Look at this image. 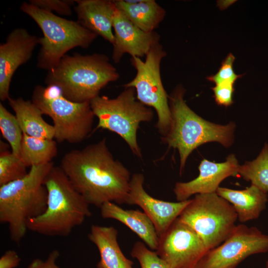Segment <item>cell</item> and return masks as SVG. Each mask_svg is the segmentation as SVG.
Segmentation results:
<instances>
[{
	"label": "cell",
	"instance_id": "6da1fadb",
	"mask_svg": "<svg viewBox=\"0 0 268 268\" xmlns=\"http://www.w3.org/2000/svg\"><path fill=\"white\" fill-rule=\"evenodd\" d=\"M60 166L89 204L100 208L107 202L127 204L132 176L115 159L105 137L65 153Z\"/></svg>",
	"mask_w": 268,
	"mask_h": 268
},
{
	"label": "cell",
	"instance_id": "7a4b0ae2",
	"mask_svg": "<svg viewBox=\"0 0 268 268\" xmlns=\"http://www.w3.org/2000/svg\"><path fill=\"white\" fill-rule=\"evenodd\" d=\"M54 163L33 166L24 177L0 186V222L8 225L10 239L18 244L28 230V221L46 209L45 178Z\"/></svg>",
	"mask_w": 268,
	"mask_h": 268
},
{
	"label": "cell",
	"instance_id": "3957f363",
	"mask_svg": "<svg viewBox=\"0 0 268 268\" xmlns=\"http://www.w3.org/2000/svg\"><path fill=\"white\" fill-rule=\"evenodd\" d=\"M44 184L48 191L46 209L28 221V230L47 236H67L91 216L90 204L60 166L51 168Z\"/></svg>",
	"mask_w": 268,
	"mask_h": 268
},
{
	"label": "cell",
	"instance_id": "277c9868",
	"mask_svg": "<svg viewBox=\"0 0 268 268\" xmlns=\"http://www.w3.org/2000/svg\"><path fill=\"white\" fill-rule=\"evenodd\" d=\"M120 75L108 57L101 53L64 56L48 71L45 82L58 87L64 95L75 102H90L109 83Z\"/></svg>",
	"mask_w": 268,
	"mask_h": 268
},
{
	"label": "cell",
	"instance_id": "5b68a950",
	"mask_svg": "<svg viewBox=\"0 0 268 268\" xmlns=\"http://www.w3.org/2000/svg\"><path fill=\"white\" fill-rule=\"evenodd\" d=\"M185 93L184 87L178 85L169 96L171 125L168 134L161 138L169 147L177 149L180 159V173L188 156L201 145L215 141L225 147L230 146L233 142L235 128L233 122L220 125L198 116L185 101Z\"/></svg>",
	"mask_w": 268,
	"mask_h": 268
},
{
	"label": "cell",
	"instance_id": "8992f818",
	"mask_svg": "<svg viewBox=\"0 0 268 268\" xmlns=\"http://www.w3.org/2000/svg\"><path fill=\"white\" fill-rule=\"evenodd\" d=\"M22 11L31 17L41 29V46L37 67L49 70L58 65L66 53L73 48H88L97 35L78 21L68 20L40 9L29 2L20 6Z\"/></svg>",
	"mask_w": 268,
	"mask_h": 268
},
{
	"label": "cell",
	"instance_id": "52a82bcc",
	"mask_svg": "<svg viewBox=\"0 0 268 268\" xmlns=\"http://www.w3.org/2000/svg\"><path fill=\"white\" fill-rule=\"evenodd\" d=\"M32 102L43 114L49 116L58 142L78 143L92 130L94 115L90 102H75L67 98L55 85H38L33 91Z\"/></svg>",
	"mask_w": 268,
	"mask_h": 268
},
{
	"label": "cell",
	"instance_id": "ba28073f",
	"mask_svg": "<svg viewBox=\"0 0 268 268\" xmlns=\"http://www.w3.org/2000/svg\"><path fill=\"white\" fill-rule=\"evenodd\" d=\"M125 88L116 98L99 95L90 101L98 120L95 130L102 129L115 133L127 142L134 154L141 158L137 131L140 123L152 121L154 114L151 108L137 99L134 88Z\"/></svg>",
	"mask_w": 268,
	"mask_h": 268
},
{
	"label": "cell",
	"instance_id": "9c48e42d",
	"mask_svg": "<svg viewBox=\"0 0 268 268\" xmlns=\"http://www.w3.org/2000/svg\"><path fill=\"white\" fill-rule=\"evenodd\" d=\"M178 218L199 235L207 251L228 237L238 220L232 205L216 193L196 195Z\"/></svg>",
	"mask_w": 268,
	"mask_h": 268
},
{
	"label": "cell",
	"instance_id": "30bf717a",
	"mask_svg": "<svg viewBox=\"0 0 268 268\" xmlns=\"http://www.w3.org/2000/svg\"><path fill=\"white\" fill-rule=\"evenodd\" d=\"M166 56V52L159 43L151 48L144 61L140 58L131 57V62L136 70V75L124 85L134 88L137 99L155 110L157 115L155 126L161 137L168 134L171 122L169 95L163 87L160 73L161 63Z\"/></svg>",
	"mask_w": 268,
	"mask_h": 268
},
{
	"label": "cell",
	"instance_id": "8fae6325",
	"mask_svg": "<svg viewBox=\"0 0 268 268\" xmlns=\"http://www.w3.org/2000/svg\"><path fill=\"white\" fill-rule=\"evenodd\" d=\"M268 251V235L256 227L236 225L219 246L208 250L196 268H236L250 256Z\"/></svg>",
	"mask_w": 268,
	"mask_h": 268
},
{
	"label": "cell",
	"instance_id": "7c38bea8",
	"mask_svg": "<svg viewBox=\"0 0 268 268\" xmlns=\"http://www.w3.org/2000/svg\"><path fill=\"white\" fill-rule=\"evenodd\" d=\"M155 251L169 268H196L207 250L199 235L178 217L159 237Z\"/></svg>",
	"mask_w": 268,
	"mask_h": 268
},
{
	"label": "cell",
	"instance_id": "4fadbf2b",
	"mask_svg": "<svg viewBox=\"0 0 268 268\" xmlns=\"http://www.w3.org/2000/svg\"><path fill=\"white\" fill-rule=\"evenodd\" d=\"M40 37L30 34L26 29L17 28L8 35L5 43L0 45V99L10 98L11 79L17 68L27 62L37 45Z\"/></svg>",
	"mask_w": 268,
	"mask_h": 268
},
{
	"label": "cell",
	"instance_id": "5bb4252c",
	"mask_svg": "<svg viewBox=\"0 0 268 268\" xmlns=\"http://www.w3.org/2000/svg\"><path fill=\"white\" fill-rule=\"evenodd\" d=\"M144 181L142 173L132 175L127 204L137 205L141 208L152 222L159 237L179 216L191 199L177 202L157 199L144 190Z\"/></svg>",
	"mask_w": 268,
	"mask_h": 268
},
{
	"label": "cell",
	"instance_id": "9a60e30c",
	"mask_svg": "<svg viewBox=\"0 0 268 268\" xmlns=\"http://www.w3.org/2000/svg\"><path fill=\"white\" fill-rule=\"evenodd\" d=\"M240 165L235 155L225 162L215 163L203 159L199 166V175L187 182H177L173 191L178 201H186L193 195L216 193L220 183L229 176L239 177Z\"/></svg>",
	"mask_w": 268,
	"mask_h": 268
},
{
	"label": "cell",
	"instance_id": "2e32d148",
	"mask_svg": "<svg viewBox=\"0 0 268 268\" xmlns=\"http://www.w3.org/2000/svg\"><path fill=\"white\" fill-rule=\"evenodd\" d=\"M113 28L114 41L112 58L118 63L125 54L138 58L146 56L151 48L159 43L160 35L156 32L142 31L116 7Z\"/></svg>",
	"mask_w": 268,
	"mask_h": 268
},
{
	"label": "cell",
	"instance_id": "e0dca14e",
	"mask_svg": "<svg viewBox=\"0 0 268 268\" xmlns=\"http://www.w3.org/2000/svg\"><path fill=\"white\" fill-rule=\"evenodd\" d=\"M74 9L77 21L84 27L113 44L112 31L116 10L114 0H77Z\"/></svg>",
	"mask_w": 268,
	"mask_h": 268
},
{
	"label": "cell",
	"instance_id": "ac0fdd59",
	"mask_svg": "<svg viewBox=\"0 0 268 268\" xmlns=\"http://www.w3.org/2000/svg\"><path fill=\"white\" fill-rule=\"evenodd\" d=\"M100 209L103 218L113 219L122 223L136 234L150 249L157 250L158 236L152 222L143 211L125 209L113 202L104 203Z\"/></svg>",
	"mask_w": 268,
	"mask_h": 268
},
{
	"label": "cell",
	"instance_id": "d6986e66",
	"mask_svg": "<svg viewBox=\"0 0 268 268\" xmlns=\"http://www.w3.org/2000/svg\"><path fill=\"white\" fill-rule=\"evenodd\" d=\"M118 230L113 226L92 225L88 238L97 247L100 257L97 268H133V262L122 251Z\"/></svg>",
	"mask_w": 268,
	"mask_h": 268
},
{
	"label": "cell",
	"instance_id": "ffe728a7",
	"mask_svg": "<svg viewBox=\"0 0 268 268\" xmlns=\"http://www.w3.org/2000/svg\"><path fill=\"white\" fill-rule=\"evenodd\" d=\"M216 193L232 205L241 223L258 218L268 201V193L252 184L241 190L219 187Z\"/></svg>",
	"mask_w": 268,
	"mask_h": 268
},
{
	"label": "cell",
	"instance_id": "44dd1931",
	"mask_svg": "<svg viewBox=\"0 0 268 268\" xmlns=\"http://www.w3.org/2000/svg\"><path fill=\"white\" fill-rule=\"evenodd\" d=\"M116 7L143 31H154L166 15L165 10L154 0H116Z\"/></svg>",
	"mask_w": 268,
	"mask_h": 268
},
{
	"label": "cell",
	"instance_id": "7402d4cb",
	"mask_svg": "<svg viewBox=\"0 0 268 268\" xmlns=\"http://www.w3.org/2000/svg\"><path fill=\"white\" fill-rule=\"evenodd\" d=\"M8 102L23 134L35 137L54 138V126L44 120L43 113L32 101L10 97Z\"/></svg>",
	"mask_w": 268,
	"mask_h": 268
},
{
	"label": "cell",
	"instance_id": "603a6c76",
	"mask_svg": "<svg viewBox=\"0 0 268 268\" xmlns=\"http://www.w3.org/2000/svg\"><path fill=\"white\" fill-rule=\"evenodd\" d=\"M57 153V144L54 139L35 137L23 134L19 157L27 167L52 162Z\"/></svg>",
	"mask_w": 268,
	"mask_h": 268
},
{
	"label": "cell",
	"instance_id": "cb8c5ba5",
	"mask_svg": "<svg viewBox=\"0 0 268 268\" xmlns=\"http://www.w3.org/2000/svg\"><path fill=\"white\" fill-rule=\"evenodd\" d=\"M238 174L247 181H250L252 185L268 193V144L267 143L255 159L239 166Z\"/></svg>",
	"mask_w": 268,
	"mask_h": 268
},
{
	"label": "cell",
	"instance_id": "d4e9b609",
	"mask_svg": "<svg viewBox=\"0 0 268 268\" xmlns=\"http://www.w3.org/2000/svg\"><path fill=\"white\" fill-rule=\"evenodd\" d=\"M5 145L0 141V186L21 179L28 172L20 157L8 151Z\"/></svg>",
	"mask_w": 268,
	"mask_h": 268
},
{
	"label": "cell",
	"instance_id": "484cf974",
	"mask_svg": "<svg viewBox=\"0 0 268 268\" xmlns=\"http://www.w3.org/2000/svg\"><path fill=\"white\" fill-rule=\"evenodd\" d=\"M0 129L2 136L8 142L11 152L19 156L23 132L15 115L0 103Z\"/></svg>",
	"mask_w": 268,
	"mask_h": 268
},
{
	"label": "cell",
	"instance_id": "4316f807",
	"mask_svg": "<svg viewBox=\"0 0 268 268\" xmlns=\"http://www.w3.org/2000/svg\"><path fill=\"white\" fill-rule=\"evenodd\" d=\"M131 255L138 261L141 268H169L156 251L148 249L142 242L137 241L134 244Z\"/></svg>",
	"mask_w": 268,
	"mask_h": 268
},
{
	"label": "cell",
	"instance_id": "83f0119b",
	"mask_svg": "<svg viewBox=\"0 0 268 268\" xmlns=\"http://www.w3.org/2000/svg\"><path fill=\"white\" fill-rule=\"evenodd\" d=\"M235 57L230 53L222 61L221 66L217 72L208 76L207 79L216 84L221 83L234 84L237 79L242 75L236 74L233 69Z\"/></svg>",
	"mask_w": 268,
	"mask_h": 268
},
{
	"label": "cell",
	"instance_id": "f1b7e54d",
	"mask_svg": "<svg viewBox=\"0 0 268 268\" xmlns=\"http://www.w3.org/2000/svg\"><path fill=\"white\" fill-rule=\"evenodd\" d=\"M40 9L53 13L69 16L71 15V7L75 0H30L28 2Z\"/></svg>",
	"mask_w": 268,
	"mask_h": 268
},
{
	"label": "cell",
	"instance_id": "f546056e",
	"mask_svg": "<svg viewBox=\"0 0 268 268\" xmlns=\"http://www.w3.org/2000/svg\"><path fill=\"white\" fill-rule=\"evenodd\" d=\"M234 85L232 83H221L212 88L215 101L218 105L227 107L233 103Z\"/></svg>",
	"mask_w": 268,
	"mask_h": 268
},
{
	"label": "cell",
	"instance_id": "4dcf8cb0",
	"mask_svg": "<svg viewBox=\"0 0 268 268\" xmlns=\"http://www.w3.org/2000/svg\"><path fill=\"white\" fill-rule=\"evenodd\" d=\"M60 256L58 250H53L45 260L39 258L34 259L26 268H61L57 264V260Z\"/></svg>",
	"mask_w": 268,
	"mask_h": 268
},
{
	"label": "cell",
	"instance_id": "1f68e13d",
	"mask_svg": "<svg viewBox=\"0 0 268 268\" xmlns=\"http://www.w3.org/2000/svg\"><path fill=\"white\" fill-rule=\"evenodd\" d=\"M20 260L15 251L8 250L0 258V268H15L18 266Z\"/></svg>",
	"mask_w": 268,
	"mask_h": 268
},
{
	"label": "cell",
	"instance_id": "d6a6232c",
	"mask_svg": "<svg viewBox=\"0 0 268 268\" xmlns=\"http://www.w3.org/2000/svg\"><path fill=\"white\" fill-rule=\"evenodd\" d=\"M265 268H268V259L266 261V265L265 266Z\"/></svg>",
	"mask_w": 268,
	"mask_h": 268
}]
</instances>
